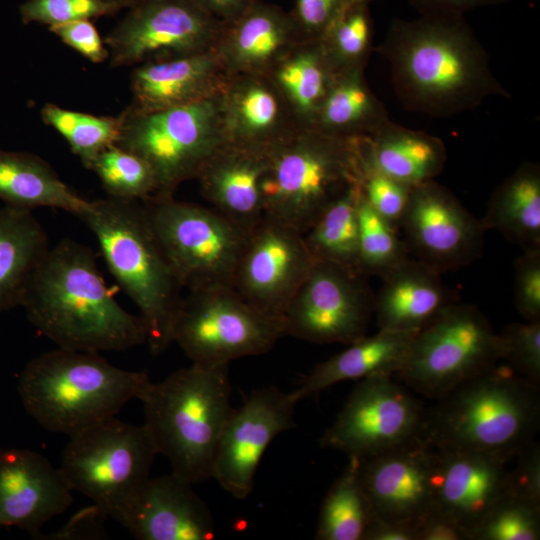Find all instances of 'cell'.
I'll return each mask as SVG.
<instances>
[{"label":"cell","mask_w":540,"mask_h":540,"mask_svg":"<svg viewBox=\"0 0 540 540\" xmlns=\"http://www.w3.org/2000/svg\"><path fill=\"white\" fill-rule=\"evenodd\" d=\"M484 231L498 230L524 251L540 250V170L525 163L492 194L484 216Z\"/></svg>","instance_id":"obj_33"},{"label":"cell","mask_w":540,"mask_h":540,"mask_svg":"<svg viewBox=\"0 0 540 540\" xmlns=\"http://www.w3.org/2000/svg\"><path fill=\"white\" fill-rule=\"evenodd\" d=\"M362 540H416L414 524L383 520L375 514Z\"/></svg>","instance_id":"obj_50"},{"label":"cell","mask_w":540,"mask_h":540,"mask_svg":"<svg viewBox=\"0 0 540 540\" xmlns=\"http://www.w3.org/2000/svg\"><path fill=\"white\" fill-rule=\"evenodd\" d=\"M49 30L92 63H102L109 59L108 49L89 19L49 26Z\"/></svg>","instance_id":"obj_48"},{"label":"cell","mask_w":540,"mask_h":540,"mask_svg":"<svg viewBox=\"0 0 540 540\" xmlns=\"http://www.w3.org/2000/svg\"><path fill=\"white\" fill-rule=\"evenodd\" d=\"M362 166L361 188L364 199L395 228L401 222L414 186Z\"/></svg>","instance_id":"obj_44"},{"label":"cell","mask_w":540,"mask_h":540,"mask_svg":"<svg viewBox=\"0 0 540 540\" xmlns=\"http://www.w3.org/2000/svg\"><path fill=\"white\" fill-rule=\"evenodd\" d=\"M120 117L115 145L150 165L157 180V194L173 195L181 183L196 179L208 159L226 143L221 93L157 111L128 107Z\"/></svg>","instance_id":"obj_8"},{"label":"cell","mask_w":540,"mask_h":540,"mask_svg":"<svg viewBox=\"0 0 540 540\" xmlns=\"http://www.w3.org/2000/svg\"><path fill=\"white\" fill-rule=\"evenodd\" d=\"M363 276L315 260L282 316L284 336L319 344H351L364 337L374 313V297Z\"/></svg>","instance_id":"obj_15"},{"label":"cell","mask_w":540,"mask_h":540,"mask_svg":"<svg viewBox=\"0 0 540 540\" xmlns=\"http://www.w3.org/2000/svg\"><path fill=\"white\" fill-rule=\"evenodd\" d=\"M421 13H451L463 15L464 12L490 5L506 3L510 0H411Z\"/></svg>","instance_id":"obj_51"},{"label":"cell","mask_w":540,"mask_h":540,"mask_svg":"<svg viewBox=\"0 0 540 540\" xmlns=\"http://www.w3.org/2000/svg\"><path fill=\"white\" fill-rule=\"evenodd\" d=\"M229 75L214 48L142 63L131 75L132 109L150 112L214 97Z\"/></svg>","instance_id":"obj_23"},{"label":"cell","mask_w":540,"mask_h":540,"mask_svg":"<svg viewBox=\"0 0 540 540\" xmlns=\"http://www.w3.org/2000/svg\"><path fill=\"white\" fill-rule=\"evenodd\" d=\"M540 506L505 493L483 515L472 540H538Z\"/></svg>","instance_id":"obj_41"},{"label":"cell","mask_w":540,"mask_h":540,"mask_svg":"<svg viewBox=\"0 0 540 540\" xmlns=\"http://www.w3.org/2000/svg\"><path fill=\"white\" fill-rule=\"evenodd\" d=\"M514 300L527 322H540V250L524 251L515 261Z\"/></svg>","instance_id":"obj_45"},{"label":"cell","mask_w":540,"mask_h":540,"mask_svg":"<svg viewBox=\"0 0 540 540\" xmlns=\"http://www.w3.org/2000/svg\"><path fill=\"white\" fill-rule=\"evenodd\" d=\"M119 10L106 0H26L19 8L24 24L36 22L49 26L91 20Z\"/></svg>","instance_id":"obj_42"},{"label":"cell","mask_w":540,"mask_h":540,"mask_svg":"<svg viewBox=\"0 0 540 540\" xmlns=\"http://www.w3.org/2000/svg\"><path fill=\"white\" fill-rule=\"evenodd\" d=\"M400 225L416 259L440 273L481 254L485 231L480 221L433 180L413 187Z\"/></svg>","instance_id":"obj_18"},{"label":"cell","mask_w":540,"mask_h":540,"mask_svg":"<svg viewBox=\"0 0 540 540\" xmlns=\"http://www.w3.org/2000/svg\"><path fill=\"white\" fill-rule=\"evenodd\" d=\"M354 1L295 0L291 15L304 39L319 40L338 15Z\"/></svg>","instance_id":"obj_47"},{"label":"cell","mask_w":540,"mask_h":540,"mask_svg":"<svg viewBox=\"0 0 540 540\" xmlns=\"http://www.w3.org/2000/svg\"><path fill=\"white\" fill-rule=\"evenodd\" d=\"M507 474L506 493L540 506V446L528 443L515 457Z\"/></svg>","instance_id":"obj_46"},{"label":"cell","mask_w":540,"mask_h":540,"mask_svg":"<svg viewBox=\"0 0 540 540\" xmlns=\"http://www.w3.org/2000/svg\"><path fill=\"white\" fill-rule=\"evenodd\" d=\"M221 102L230 144L267 150L301 128L268 74L230 76Z\"/></svg>","instance_id":"obj_25"},{"label":"cell","mask_w":540,"mask_h":540,"mask_svg":"<svg viewBox=\"0 0 540 540\" xmlns=\"http://www.w3.org/2000/svg\"><path fill=\"white\" fill-rule=\"evenodd\" d=\"M314 263L301 232L264 215L247 232L232 287L262 313L282 320Z\"/></svg>","instance_id":"obj_16"},{"label":"cell","mask_w":540,"mask_h":540,"mask_svg":"<svg viewBox=\"0 0 540 540\" xmlns=\"http://www.w3.org/2000/svg\"><path fill=\"white\" fill-rule=\"evenodd\" d=\"M95 235L105 262L139 310L146 344L158 356L173 342L180 285L140 201H90L79 217Z\"/></svg>","instance_id":"obj_5"},{"label":"cell","mask_w":540,"mask_h":540,"mask_svg":"<svg viewBox=\"0 0 540 540\" xmlns=\"http://www.w3.org/2000/svg\"><path fill=\"white\" fill-rule=\"evenodd\" d=\"M69 438L58 467L66 484L116 520L150 477L158 452L149 432L115 416Z\"/></svg>","instance_id":"obj_9"},{"label":"cell","mask_w":540,"mask_h":540,"mask_svg":"<svg viewBox=\"0 0 540 540\" xmlns=\"http://www.w3.org/2000/svg\"><path fill=\"white\" fill-rule=\"evenodd\" d=\"M20 306L28 321L60 348L99 353L146 343L140 316L118 304L93 251L71 239L48 249Z\"/></svg>","instance_id":"obj_2"},{"label":"cell","mask_w":540,"mask_h":540,"mask_svg":"<svg viewBox=\"0 0 540 540\" xmlns=\"http://www.w3.org/2000/svg\"><path fill=\"white\" fill-rule=\"evenodd\" d=\"M116 521L139 540H210L213 516L192 483L171 472L148 478Z\"/></svg>","instance_id":"obj_20"},{"label":"cell","mask_w":540,"mask_h":540,"mask_svg":"<svg viewBox=\"0 0 540 540\" xmlns=\"http://www.w3.org/2000/svg\"><path fill=\"white\" fill-rule=\"evenodd\" d=\"M358 256L363 275L382 277L408 258L406 245L395 228L361 197L358 209Z\"/></svg>","instance_id":"obj_40"},{"label":"cell","mask_w":540,"mask_h":540,"mask_svg":"<svg viewBox=\"0 0 540 540\" xmlns=\"http://www.w3.org/2000/svg\"><path fill=\"white\" fill-rule=\"evenodd\" d=\"M362 1H365V2L369 3L371 0H362Z\"/></svg>","instance_id":"obj_54"},{"label":"cell","mask_w":540,"mask_h":540,"mask_svg":"<svg viewBox=\"0 0 540 540\" xmlns=\"http://www.w3.org/2000/svg\"><path fill=\"white\" fill-rule=\"evenodd\" d=\"M503 360L517 374L540 383V322L511 323L500 334Z\"/></svg>","instance_id":"obj_43"},{"label":"cell","mask_w":540,"mask_h":540,"mask_svg":"<svg viewBox=\"0 0 540 540\" xmlns=\"http://www.w3.org/2000/svg\"><path fill=\"white\" fill-rule=\"evenodd\" d=\"M362 70L337 73L312 129L338 138H360L374 134L389 122Z\"/></svg>","instance_id":"obj_34"},{"label":"cell","mask_w":540,"mask_h":540,"mask_svg":"<svg viewBox=\"0 0 540 540\" xmlns=\"http://www.w3.org/2000/svg\"><path fill=\"white\" fill-rule=\"evenodd\" d=\"M503 357L501 336L486 316L472 304L454 302L414 335L397 374L416 392L437 400Z\"/></svg>","instance_id":"obj_11"},{"label":"cell","mask_w":540,"mask_h":540,"mask_svg":"<svg viewBox=\"0 0 540 540\" xmlns=\"http://www.w3.org/2000/svg\"><path fill=\"white\" fill-rule=\"evenodd\" d=\"M107 2L113 4L118 9H122L124 7H132L144 0H106Z\"/></svg>","instance_id":"obj_53"},{"label":"cell","mask_w":540,"mask_h":540,"mask_svg":"<svg viewBox=\"0 0 540 540\" xmlns=\"http://www.w3.org/2000/svg\"><path fill=\"white\" fill-rule=\"evenodd\" d=\"M433 509L472 531L506 493L508 461L478 451L436 448Z\"/></svg>","instance_id":"obj_22"},{"label":"cell","mask_w":540,"mask_h":540,"mask_svg":"<svg viewBox=\"0 0 540 540\" xmlns=\"http://www.w3.org/2000/svg\"><path fill=\"white\" fill-rule=\"evenodd\" d=\"M180 285H230L247 233L215 209L156 194L141 201Z\"/></svg>","instance_id":"obj_10"},{"label":"cell","mask_w":540,"mask_h":540,"mask_svg":"<svg viewBox=\"0 0 540 540\" xmlns=\"http://www.w3.org/2000/svg\"><path fill=\"white\" fill-rule=\"evenodd\" d=\"M265 168L266 150L226 142L196 179L212 208L247 233L264 216L261 182Z\"/></svg>","instance_id":"obj_26"},{"label":"cell","mask_w":540,"mask_h":540,"mask_svg":"<svg viewBox=\"0 0 540 540\" xmlns=\"http://www.w3.org/2000/svg\"><path fill=\"white\" fill-rule=\"evenodd\" d=\"M49 246L31 210L0 208V312L20 306L25 288Z\"/></svg>","instance_id":"obj_32"},{"label":"cell","mask_w":540,"mask_h":540,"mask_svg":"<svg viewBox=\"0 0 540 540\" xmlns=\"http://www.w3.org/2000/svg\"><path fill=\"white\" fill-rule=\"evenodd\" d=\"M415 334L379 329L316 365L294 390L299 400L346 380L392 376L404 366Z\"/></svg>","instance_id":"obj_28"},{"label":"cell","mask_w":540,"mask_h":540,"mask_svg":"<svg viewBox=\"0 0 540 540\" xmlns=\"http://www.w3.org/2000/svg\"><path fill=\"white\" fill-rule=\"evenodd\" d=\"M348 459L322 502L315 535L318 540H362L374 516L360 481L359 460Z\"/></svg>","instance_id":"obj_36"},{"label":"cell","mask_w":540,"mask_h":540,"mask_svg":"<svg viewBox=\"0 0 540 540\" xmlns=\"http://www.w3.org/2000/svg\"><path fill=\"white\" fill-rule=\"evenodd\" d=\"M0 199L5 205L33 210L50 207L78 218L90 201L65 184L45 160L27 152L0 149Z\"/></svg>","instance_id":"obj_30"},{"label":"cell","mask_w":540,"mask_h":540,"mask_svg":"<svg viewBox=\"0 0 540 540\" xmlns=\"http://www.w3.org/2000/svg\"><path fill=\"white\" fill-rule=\"evenodd\" d=\"M216 19L227 22L235 19L258 0H194Z\"/></svg>","instance_id":"obj_52"},{"label":"cell","mask_w":540,"mask_h":540,"mask_svg":"<svg viewBox=\"0 0 540 540\" xmlns=\"http://www.w3.org/2000/svg\"><path fill=\"white\" fill-rule=\"evenodd\" d=\"M374 298L379 329L416 334L454 303L440 272L409 257L382 277Z\"/></svg>","instance_id":"obj_27"},{"label":"cell","mask_w":540,"mask_h":540,"mask_svg":"<svg viewBox=\"0 0 540 540\" xmlns=\"http://www.w3.org/2000/svg\"><path fill=\"white\" fill-rule=\"evenodd\" d=\"M425 410L391 376L364 378L350 393L320 445L364 459L421 435Z\"/></svg>","instance_id":"obj_14"},{"label":"cell","mask_w":540,"mask_h":540,"mask_svg":"<svg viewBox=\"0 0 540 540\" xmlns=\"http://www.w3.org/2000/svg\"><path fill=\"white\" fill-rule=\"evenodd\" d=\"M359 149L365 167L411 186L433 180L446 160L440 139L390 122L361 137Z\"/></svg>","instance_id":"obj_29"},{"label":"cell","mask_w":540,"mask_h":540,"mask_svg":"<svg viewBox=\"0 0 540 540\" xmlns=\"http://www.w3.org/2000/svg\"><path fill=\"white\" fill-rule=\"evenodd\" d=\"M361 197L360 181L332 202L303 234L315 260L362 274L358 256V209Z\"/></svg>","instance_id":"obj_35"},{"label":"cell","mask_w":540,"mask_h":540,"mask_svg":"<svg viewBox=\"0 0 540 540\" xmlns=\"http://www.w3.org/2000/svg\"><path fill=\"white\" fill-rule=\"evenodd\" d=\"M41 117L67 141L86 168L101 151L116 144L121 129L120 115L97 116L53 103L42 107Z\"/></svg>","instance_id":"obj_37"},{"label":"cell","mask_w":540,"mask_h":540,"mask_svg":"<svg viewBox=\"0 0 540 540\" xmlns=\"http://www.w3.org/2000/svg\"><path fill=\"white\" fill-rule=\"evenodd\" d=\"M299 398L275 386L251 392L230 413L215 451L211 478L230 495L244 499L254 488L259 462L273 439L295 426Z\"/></svg>","instance_id":"obj_17"},{"label":"cell","mask_w":540,"mask_h":540,"mask_svg":"<svg viewBox=\"0 0 540 540\" xmlns=\"http://www.w3.org/2000/svg\"><path fill=\"white\" fill-rule=\"evenodd\" d=\"M282 336L281 319L262 313L230 285L188 290L172 333L173 342L193 363L208 365L264 354Z\"/></svg>","instance_id":"obj_12"},{"label":"cell","mask_w":540,"mask_h":540,"mask_svg":"<svg viewBox=\"0 0 540 540\" xmlns=\"http://www.w3.org/2000/svg\"><path fill=\"white\" fill-rule=\"evenodd\" d=\"M302 40L291 13L258 0L223 22L214 49L229 76L268 74Z\"/></svg>","instance_id":"obj_24"},{"label":"cell","mask_w":540,"mask_h":540,"mask_svg":"<svg viewBox=\"0 0 540 540\" xmlns=\"http://www.w3.org/2000/svg\"><path fill=\"white\" fill-rule=\"evenodd\" d=\"M72 502V490L46 457L29 449L0 453V526L35 535Z\"/></svg>","instance_id":"obj_21"},{"label":"cell","mask_w":540,"mask_h":540,"mask_svg":"<svg viewBox=\"0 0 540 540\" xmlns=\"http://www.w3.org/2000/svg\"><path fill=\"white\" fill-rule=\"evenodd\" d=\"M228 365L192 362L161 382L150 381L138 399L158 455L192 484L211 478L219 438L233 410Z\"/></svg>","instance_id":"obj_6"},{"label":"cell","mask_w":540,"mask_h":540,"mask_svg":"<svg viewBox=\"0 0 540 540\" xmlns=\"http://www.w3.org/2000/svg\"><path fill=\"white\" fill-rule=\"evenodd\" d=\"M88 169L98 176L108 197L141 202L158 192L157 180L150 165L117 145L101 151Z\"/></svg>","instance_id":"obj_38"},{"label":"cell","mask_w":540,"mask_h":540,"mask_svg":"<svg viewBox=\"0 0 540 540\" xmlns=\"http://www.w3.org/2000/svg\"><path fill=\"white\" fill-rule=\"evenodd\" d=\"M416 528V540H472L470 530L436 509L424 515Z\"/></svg>","instance_id":"obj_49"},{"label":"cell","mask_w":540,"mask_h":540,"mask_svg":"<svg viewBox=\"0 0 540 540\" xmlns=\"http://www.w3.org/2000/svg\"><path fill=\"white\" fill-rule=\"evenodd\" d=\"M359 460V477L374 514L416 525L433 507L435 447L419 435Z\"/></svg>","instance_id":"obj_19"},{"label":"cell","mask_w":540,"mask_h":540,"mask_svg":"<svg viewBox=\"0 0 540 540\" xmlns=\"http://www.w3.org/2000/svg\"><path fill=\"white\" fill-rule=\"evenodd\" d=\"M425 411L421 435L436 448L513 459L535 440L539 385L497 364L468 379Z\"/></svg>","instance_id":"obj_3"},{"label":"cell","mask_w":540,"mask_h":540,"mask_svg":"<svg viewBox=\"0 0 540 540\" xmlns=\"http://www.w3.org/2000/svg\"><path fill=\"white\" fill-rule=\"evenodd\" d=\"M223 22L194 0H144L105 37L114 67L187 56L215 47Z\"/></svg>","instance_id":"obj_13"},{"label":"cell","mask_w":540,"mask_h":540,"mask_svg":"<svg viewBox=\"0 0 540 540\" xmlns=\"http://www.w3.org/2000/svg\"><path fill=\"white\" fill-rule=\"evenodd\" d=\"M150 381L146 372L116 367L99 353L58 347L26 364L18 394L41 427L70 437L115 417Z\"/></svg>","instance_id":"obj_4"},{"label":"cell","mask_w":540,"mask_h":540,"mask_svg":"<svg viewBox=\"0 0 540 540\" xmlns=\"http://www.w3.org/2000/svg\"><path fill=\"white\" fill-rule=\"evenodd\" d=\"M337 73L321 41L304 39L278 61L268 76L298 125L312 128Z\"/></svg>","instance_id":"obj_31"},{"label":"cell","mask_w":540,"mask_h":540,"mask_svg":"<svg viewBox=\"0 0 540 540\" xmlns=\"http://www.w3.org/2000/svg\"><path fill=\"white\" fill-rule=\"evenodd\" d=\"M362 173L359 138L299 128L266 150L264 215L304 234Z\"/></svg>","instance_id":"obj_7"},{"label":"cell","mask_w":540,"mask_h":540,"mask_svg":"<svg viewBox=\"0 0 540 540\" xmlns=\"http://www.w3.org/2000/svg\"><path fill=\"white\" fill-rule=\"evenodd\" d=\"M379 51L407 109L448 117L508 95L463 15L429 12L395 20Z\"/></svg>","instance_id":"obj_1"},{"label":"cell","mask_w":540,"mask_h":540,"mask_svg":"<svg viewBox=\"0 0 540 540\" xmlns=\"http://www.w3.org/2000/svg\"><path fill=\"white\" fill-rule=\"evenodd\" d=\"M319 40L337 72L363 69L372 40L368 3L352 2Z\"/></svg>","instance_id":"obj_39"}]
</instances>
